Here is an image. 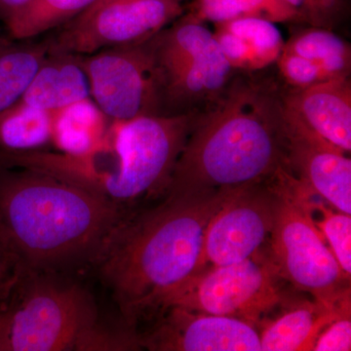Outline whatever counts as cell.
I'll list each match as a JSON object with an SVG mask.
<instances>
[{"label":"cell","mask_w":351,"mask_h":351,"mask_svg":"<svg viewBox=\"0 0 351 351\" xmlns=\"http://www.w3.org/2000/svg\"><path fill=\"white\" fill-rule=\"evenodd\" d=\"M248 73L239 71L199 113L165 195L233 191L267 181L287 166L282 88Z\"/></svg>","instance_id":"6da1fadb"},{"label":"cell","mask_w":351,"mask_h":351,"mask_svg":"<svg viewBox=\"0 0 351 351\" xmlns=\"http://www.w3.org/2000/svg\"><path fill=\"white\" fill-rule=\"evenodd\" d=\"M232 191L166 195L114 228L100 252L101 270L130 326L158 313L204 269L207 226Z\"/></svg>","instance_id":"7a4b0ae2"},{"label":"cell","mask_w":351,"mask_h":351,"mask_svg":"<svg viewBox=\"0 0 351 351\" xmlns=\"http://www.w3.org/2000/svg\"><path fill=\"white\" fill-rule=\"evenodd\" d=\"M0 167V232L25 274L100 254L127 215L112 201L36 168Z\"/></svg>","instance_id":"3957f363"},{"label":"cell","mask_w":351,"mask_h":351,"mask_svg":"<svg viewBox=\"0 0 351 351\" xmlns=\"http://www.w3.org/2000/svg\"><path fill=\"white\" fill-rule=\"evenodd\" d=\"M198 115H147L112 121L97 149L112 162L105 163L85 188L121 208L154 196L164 197Z\"/></svg>","instance_id":"277c9868"},{"label":"cell","mask_w":351,"mask_h":351,"mask_svg":"<svg viewBox=\"0 0 351 351\" xmlns=\"http://www.w3.org/2000/svg\"><path fill=\"white\" fill-rule=\"evenodd\" d=\"M23 286L16 274L2 314L7 351L106 350L136 348L101 330L91 295L76 284Z\"/></svg>","instance_id":"5b68a950"},{"label":"cell","mask_w":351,"mask_h":351,"mask_svg":"<svg viewBox=\"0 0 351 351\" xmlns=\"http://www.w3.org/2000/svg\"><path fill=\"white\" fill-rule=\"evenodd\" d=\"M277 195L276 217L265 247L279 277L316 301L337 306L351 297L346 276L314 223L315 195L286 166L271 178Z\"/></svg>","instance_id":"8992f818"},{"label":"cell","mask_w":351,"mask_h":351,"mask_svg":"<svg viewBox=\"0 0 351 351\" xmlns=\"http://www.w3.org/2000/svg\"><path fill=\"white\" fill-rule=\"evenodd\" d=\"M282 282L265 248L242 262L200 270L171 294L161 309L182 306L258 328L287 299Z\"/></svg>","instance_id":"52a82bcc"},{"label":"cell","mask_w":351,"mask_h":351,"mask_svg":"<svg viewBox=\"0 0 351 351\" xmlns=\"http://www.w3.org/2000/svg\"><path fill=\"white\" fill-rule=\"evenodd\" d=\"M184 12L176 0H98L63 25L53 53L88 56L149 40Z\"/></svg>","instance_id":"ba28073f"},{"label":"cell","mask_w":351,"mask_h":351,"mask_svg":"<svg viewBox=\"0 0 351 351\" xmlns=\"http://www.w3.org/2000/svg\"><path fill=\"white\" fill-rule=\"evenodd\" d=\"M151 39L80 57L92 100L112 121L161 115L162 82Z\"/></svg>","instance_id":"9c48e42d"},{"label":"cell","mask_w":351,"mask_h":351,"mask_svg":"<svg viewBox=\"0 0 351 351\" xmlns=\"http://www.w3.org/2000/svg\"><path fill=\"white\" fill-rule=\"evenodd\" d=\"M271 178L232 191L210 219L203 245L204 269L242 262L267 247L277 201Z\"/></svg>","instance_id":"30bf717a"},{"label":"cell","mask_w":351,"mask_h":351,"mask_svg":"<svg viewBox=\"0 0 351 351\" xmlns=\"http://www.w3.org/2000/svg\"><path fill=\"white\" fill-rule=\"evenodd\" d=\"M138 345L154 351H261L258 328L226 316L166 306Z\"/></svg>","instance_id":"8fae6325"},{"label":"cell","mask_w":351,"mask_h":351,"mask_svg":"<svg viewBox=\"0 0 351 351\" xmlns=\"http://www.w3.org/2000/svg\"><path fill=\"white\" fill-rule=\"evenodd\" d=\"M283 114L289 169L313 195L334 209L350 215V157L302 125L284 107Z\"/></svg>","instance_id":"7c38bea8"},{"label":"cell","mask_w":351,"mask_h":351,"mask_svg":"<svg viewBox=\"0 0 351 351\" xmlns=\"http://www.w3.org/2000/svg\"><path fill=\"white\" fill-rule=\"evenodd\" d=\"M239 71L223 56L214 38L202 54L164 76L161 115L205 112L223 96Z\"/></svg>","instance_id":"4fadbf2b"},{"label":"cell","mask_w":351,"mask_h":351,"mask_svg":"<svg viewBox=\"0 0 351 351\" xmlns=\"http://www.w3.org/2000/svg\"><path fill=\"white\" fill-rule=\"evenodd\" d=\"M286 112L346 154L351 151L350 77L332 78L304 89L282 88Z\"/></svg>","instance_id":"5bb4252c"},{"label":"cell","mask_w":351,"mask_h":351,"mask_svg":"<svg viewBox=\"0 0 351 351\" xmlns=\"http://www.w3.org/2000/svg\"><path fill=\"white\" fill-rule=\"evenodd\" d=\"M351 306L350 297L337 306L316 300L291 299L279 306L274 317H267L258 326L262 351H313L320 332L341 311Z\"/></svg>","instance_id":"9a60e30c"},{"label":"cell","mask_w":351,"mask_h":351,"mask_svg":"<svg viewBox=\"0 0 351 351\" xmlns=\"http://www.w3.org/2000/svg\"><path fill=\"white\" fill-rule=\"evenodd\" d=\"M91 98L89 80L82 58L53 53L36 71L20 101L55 112Z\"/></svg>","instance_id":"2e32d148"},{"label":"cell","mask_w":351,"mask_h":351,"mask_svg":"<svg viewBox=\"0 0 351 351\" xmlns=\"http://www.w3.org/2000/svg\"><path fill=\"white\" fill-rule=\"evenodd\" d=\"M107 119L91 98L77 101L53 112L52 143L64 156H86L103 142Z\"/></svg>","instance_id":"e0dca14e"},{"label":"cell","mask_w":351,"mask_h":351,"mask_svg":"<svg viewBox=\"0 0 351 351\" xmlns=\"http://www.w3.org/2000/svg\"><path fill=\"white\" fill-rule=\"evenodd\" d=\"M53 112L17 101L0 113V163L52 143Z\"/></svg>","instance_id":"ac0fdd59"},{"label":"cell","mask_w":351,"mask_h":351,"mask_svg":"<svg viewBox=\"0 0 351 351\" xmlns=\"http://www.w3.org/2000/svg\"><path fill=\"white\" fill-rule=\"evenodd\" d=\"M51 54L50 41L34 45L0 43V113L20 101Z\"/></svg>","instance_id":"d6986e66"},{"label":"cell","mask_w":351,"mask_h":351,"mask_svg":"<svg viewBox=\"0 0 351 351\" xmlns=\"http://www.w3.org/2000/svg\"><path fill=\"white\" fill-rule=\"evenodd\" d=\"M283 49L317 64L325 80L350 77V45L330 29L311 27L302 29L285 43Z\"/></svg>","instance_id":"ffe728a7"},{"label":"cell","mask_w":351,"mask_h":351,"mask_svg":"<svg viewBox=\"0 0 351 351\" xmlns=\"http://www.w3.org/2000/svg\"><path fill=\"white\" fill-rule=\"evenodd\" d=\"M189 14L215 25L246 17L263 18L276 24H304L301 16L282 0H193Z\"/></svg>","instance_id":"44dd1931"},{"label":"cell","mask_w":351,"mask_h":351,"mask_svg":"<svg viewBox=\"0 0 351 351\" xmlns=\"http://www.w3.org/2000/svg\"><path fill=\"white\" fill-rule=\"evenodd\" d=\"M97 0H31L12 20L7 23L14 40H27L63 25Z\"/></svg>","instance_id":"7402d4cb"},{"label":"cell","mask_w":351,"mask_h":351,"mask_svg":"<svg viewBox=\"0 0 351 351\" xmlns=\"http://www.w3.org/2000/svg\"><path fill=\"white\" fill-rule=\"evenodd\" d=\"M216 25L244 39L255 53L260 69L276 63L285 45L276 23L263 18H239Z\"/></svg>","instance_id":"603a6c76"},{"label":"cell","mask_w":351,"mask_h":351,"mask_svg":"<svg viewBox=\"0 0 351 351\" xmlns=\"http://www.w3.org/2000/svg\"><path fill=\"white\" fill-rule=\"evenodd\" d=\"M328 205V204H327ZM313 208L319 214L313 218L323 239L346 277L351 276V217L323 203L313 199ZM351 279V278H350Z\"/></svg>","instance_id":"cb8c5ba5"},{"label":"cell","mask_w":351,"mask_h":351,"mask_svg":"<svg viewBox=\"0 0 351 351\" xmlns=\"http://www.w3.org/2000/svg\"><path fill=\"white\" fill-rule=\"evenodd\" d=\"M276 63L290 89H304L326 80L317 64L289 51L283 49Z\"/></svg>","instance_id":"d4e9b609"},{"label":"cell","mask_w":351,"mask_h":351,"mask_svg":"<svg viewBox=\"0 0 351 351\" xmlns=\"http://www.w3.org/2000/svg\"><path fill=\"white\" fill-rule=\"evenodd\" d=\"M214 38L233 68L240 71H260L255 53L244 39L219 25H216Z\"/></svg>","instance_id":"484cf974"},{"label":"cell","mask_w":351,"mask_h":351,"mask_svg":"<svg viewBox=\"0 0 351 351\" xmlns=\"http://www.w3.org/2000/svg\"><path fill=\"white\" fill-rule=\"evenodd\" d=\"M351 350V306L341 311L320 332L313 351Z\"/></svg>","instance_id":"4316f807"},{"label":"cell","mask_w":351,"mask_h":351,"mask_svg":"<svg viewBox=\"0 0 351 351\" xmlns=\"http://www.w3.org/2000/svg\"><path fill=\"white\" fill-rule=\"evenodd\" d=\"M301 16L304 24L311 27H332L338 22L341 9L328 0H282Z\"/></svg>","instance_id":"83f0119b"},{"label":"cell","mask_w":351,"mask_h":351,"mask_svg":"<svg viewBox=\"0 0 351 351\" xmlns=\"http://www.w3.org/2000/svg\"><path fill=\"white\" fill-rule=\"evenodd\" d=\"M16 265L9 254L2 233L0 232V287L9 285L15 276Z\"/></svg>","instance_id":"f1b7e54d"},{"label":"cell","mask_w":351,"mask_h":351,"mask_svg":"<svg viewBox=\"0 0 351 351\" xmlns=\"http://www.w3.org/2000/svg\"><path fill=\"white\" fill-rule=\"evenodd\" d=\"M31 0H0V18L4 24L12 20Z\"/></svg>","instance_id":"f546056e"},{"label":"cell","mask_w":351,"mask_h":351,"mask_svg":"<svg viewBox=\"0 0 351 351\" xmlns=\"http://www.w3.org/2000/svg\"><path fill=\"white\" fill-rule=\"evenodd\" d=\"M9 288H10V285L5 286V287H0V311H1L2 306H3L4 300H5L7 294H8Z\"/></svg>","instance_id":"4dcf8cb0"},{"label":"cell","mask_w":351,"mask_h":351,"mask_svg":"<svg viewBox=\"0 0 351 351\" xmlns=\"http://www.w3.org/2000/svg\"><path fill=\"white\" fill-rule=\"evenodd\" d=\"M330 3H332V5L338 7L339 9L343 10V6H345L346 0H328Z\"/></svg>","instance_id":"1f68e13d"},{"label":"cell","mask_w":351,"mask_h":351,"mask_svg":"<svg viewBox=\"0 0 351 351\" xmlns=\"http://www.w3.org/2000/svg\"><path fill=\"white\" fill-rule=\"evenodd\" d=\"M97 1H98V0H97ZM176 1L181 2V3H182V2L186 1V0H176Z\"/></svg>","instance_id":"d6a6232c"}]
</instances>
